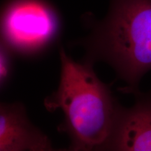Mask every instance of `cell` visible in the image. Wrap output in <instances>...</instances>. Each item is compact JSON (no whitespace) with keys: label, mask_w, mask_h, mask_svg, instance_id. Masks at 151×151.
<instances>
[{"label":"cell","mask_w":151,"mask_h":151,"mask_svg":"<svg viewBox=\"0 0 151 151\" xmlns=\"http://www.w3.org/2000/svg\"><path fill=\"white\" fill-rule=\"evenodd\" d=\"M129 108L120 106L114 127L101 151H151V94H135Z\"/></svg>","instance_id":"cell-4"},{"label":"cell","mask_w":151,"mask_h":151,"mask_svg":"<svg viewBox=\"0 0 151 151\" xmlns=\"http://www.w3.org/2000/svg\"><path fill=\"white\" fill-rule=\"evenodd\" d=\"M50 143L32 123L20 102L0 106V151H32Z\"/></svg>","instance_id":"cell-5"},{"label":"cell","mask_w":151,"mask_h":151,"mask_svg":"<svg viewBox=\"0 0 151 151\" xmlns=\"http://www.w3.org/2000/svg\"><path fill=\"white\" fill-rule=\"evenodd\" d=\"M59 31L58 15L43 0H12L1 15V41L14 53H39L53 43Z\"/></svg>","instance_id":"cell-3"},{"label":"cell","mask_w":151,"mask_h":151,"mask_svg":"<svg viewBox=\"0 0 151 151\" xmlns=\"http://www.w3.org/2000/svg\"><path fill=\"white\" fill-rule=\"evenodd\" d=\"M14 54L6 45L1 41L0 46V86L4 88L12 75V56Z\"/></svg>","instance_id":"cell-6"},{"label":"cell","mask_w":151,"mask_h":151,"mask_svg":"<svg viewBox=\"0 0 151 151\" xmlns=\"http://www.w3.org/2000/svg\"><path fill=\"white\" fill-rule=\"evenodd\" d=\"M32 151H76L74 149L69 147V148H65V149H55L52 147L51 143H49L48 144L45 145V146H41L39 148H37L35 149V150Z\"/></svg>","instance_id":"cell-7"},{"label":"cell","mask_w":151,"mask_h":151,"mask_svg":"<svg viewBox=\"0 0 151 151\" xmlns=\"http://www.w3.org/2000/svg\"><path fill=\"white\" fill-rule=\"evenodd\" d=\"M60 81L44 100L48 111H62L60 132L70 137L76 151H101L110 137L121 105L109 86L98 78L94 64L73 60L61 48Z\"/></svg>","instance_id":"cell-1"},{"label":"cell","mask_w":151,"mask_h":151,"mask_svg":"<svg viewBox=\"0 0 151 151\" xmlns=\"http://www.w3.org/2000/svg\"><path fill=\"white\" fill-rule=\"evenodd\" d=\"M85 61L107 63L137 94L143 76L151 70V0H111L105 18L82 41Z\"/></svg>","instance_id":"cell-2"}]
</instances>
